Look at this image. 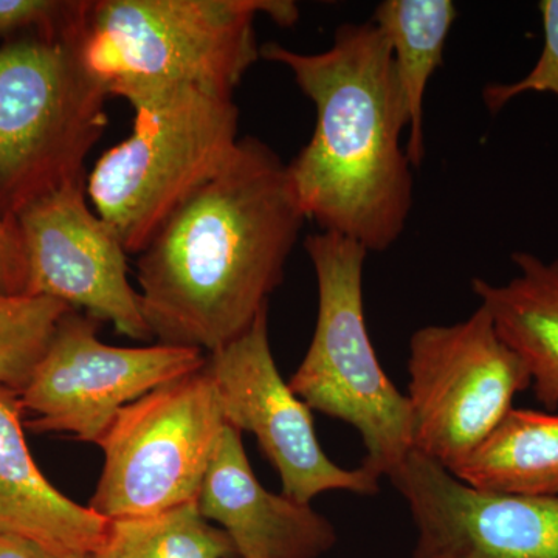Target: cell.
<instances>
[{
	"label": "cell",
	"instance_id": "obj_1",
	"mask_svg": "<svg viewBox=\"0 0 558 558\" xmlns=\"http://www.w3.org/2000/svg\"><path fill=\"white\" fill-rule=\"evenodd\" d=\"M304 222L278 154L241 138L226 167L138 253L153 339L209 354L242 336L269 311Z\"/></svg>",
	"mask_w": 558,
	"mask_h": 558
},
{
	"label": "cell",
	"instance_id": "obj_2",
	"mask_svg": "<svg viewBox=\"0 0 558 558\" xmlns=\"http://www.w3.org/2000/svg\"><path fill=\"white\" fill-rule=\"evenodd\" d=\"M260 58L288 68L317 112L310 142L286 165L304 218L368 253L392 247L413 209L414 168L387 38L371 21L343 24L319 53L267 43Z\"/></svg>",
	"mask_w": 558,
	"mask_h": 558
},
{
	"label": "cell",
	"instance_id": "obj_3",
	"mask_svg": "<svg viewBox=\"0 0 558 558\" xmlns=\"http://www.w3.org/2000/svg\"><path fill=\"white\" fill-rule=\"evenodd\" d=\"M290 27V0H94L81 57L108 95L134 105L178 87L233 95L260 58L255 21Z\"/></svg>",
	"mask_w": 558,
	"mask_h": 558
},
{
	"label": "cell",
	"instance_id": "obj_4",
	"mask_svg": "<svg viewBox=\"0 0 558 558\" xmlns=\"http://www.w3.org/2000/svg\"><path fill=\"white\" fill-rule=\"evenodd\" d=\"M84 22L0 43V219L86 180L109 95L81 57Z\"/></svg>",
	"mask_w": 558,
	"mask_h": 558
},
{
	"label": "cell",
	"instance_id": "obj_5",
	"mask_svg": "<svg viewBox=\"0 0 558 558\" xmlns=\"http://www.w3.org/2000/svg\"><path fill=\"white\" fill-rule=\"evenodd\" d=\"M130 137L102 154L86 193L128 255H138L194 191L238 148L240 109L233 95L178 87L134 105Z\"/></svg>",
	"mask_w": 558,
	"mask_h": 558
},
{
	"label": "cell",
	"instance_id": "obj_6",
	"mask_svg": "<svg viewBox=\"0 0 558 558\" xmlns=\"http://www.w3.org/2000/svg\"><path fill=\"white\" fill-rule=\"evenodd\" d=\"M304 248L317 277V325L289 387L311 410L351 425L365 446L363 468L391 478L413 451V427L409 399L381 368L366 326L368 250L328 231Z\"/></svg>",
	"mask_w": 558,
	"mask_h": 558
},
{
	"label": "cell",
	"instance_id": "obj_7",
	"mask_svg": "<svg viewBox=\"0 0 558 558\" xmlns=\"http://www.w3.org/2000/svg\"><path fill=\"white\" fill-rule=\"evenodd\" d=\"M227 425L205 366L124 407L97 444L105 465L89 508L117 521L197 501Z\"/></svg>",
	"mask_w": 558,
	"mask_h": 558
},
{
	"label": "cell",
	"instance_id": "obj_8",
	"mask_svg": "<svg viewBox=\"0 0 558 558\" xmlns=\"http://www.w3.org/2000/svg\"><path fill=\"white\" fill-rule=\"evenodd\" d=\"M531 388L526 365L481 306L449 326L411 336L409 399L413 450L453 472Z\"/></svg>",
	"mask_w": 558,
	"mask_h": 558
},
{
	"label": "cell",
	"instance_id": "obj_9",
	"mask_svg": "<svg viewBox=\"0 0 558 558\" xmlns=\"http://www.w3.org/2000/svg\"><path fill=\"white\" fill-rule=\"evenodd\" d=\"M100 325L76 310L61 318L20 395L24 411L36 414L28 424L35 432L69 433L98 444L124 407L207 363L201 349L110 347L98 339Z\"/></svg>",
	"mask_w": 558,
	"mask_h": 558
},
{
	"label": "cell",
	"instance_id": "obj_10",
	"mask_svg": "<svg viewBox=\"0 0 558 558\" xmlns=\"http://www.w3.org/2000/svg\"><path fill=\"white\" fill-rule=\"evenodd\" d=\"M269 311L242 336L207 354L205 369L218 388L230 427L248 432L277 469L281 494L311 505L326 492L376 495L379 476L360 465L343 469L319 446L312 410L279 374L269 340Z\"/></svg>",
	"mask_w": 558,
	"mask_h": 558
},
{
	"label": "cell",
	"instance_id": "obj_11",
	"mask_svg": "<svg viewBox=\"0 0 558 558\" xmlns=\"http://www.w3.org/2000/svg\"><path fill=\"white\" fill-rule=\"evenodd\" d=\"M86 194V180L68 183L14 216L27 258V295L84 310L130 339L153 340L128 277V252Z\"/></svg>",
	"mask_w": 558,
	"mask_h": 558
},
{
	"label": "cell",
	"instance_id": "obj_12",
	"mask_svg": "<svg viewBox=\"0 0 558 558\" xmlns=\"http://www.w3.org/2000/svg\"><path fill=\"white\" fill-rule=\"evenodd\" d=\"M389 480L416 527L411 558H558V495L480 490L414 450Z\"/></svg>",
	"mask_w": 558,
	"mask_h": 558
},
{
	"label": "cell",
	"instance_id": "obj_13",
	"mask_svg": "<svg viewBox=\"0 0 558 558\" xmlns=\"http://www.w3.org/2000/svg\"><path fill=\"white\" fill-rule=\"evenodd\" d=\"M202 515L222 529L240 558H319L337 545L328 519L253 473L240 429L227 425L202 484Z\"/></svg>",
	"mask_w": 558,
	"mask_h": 558
},
{
	"label": "cell",
	"instance_id": "obj_14",
	"mask_svg": "<svg viewBox=\"0 0 558 558\" xmlns=\"http://www.w3.org/2000/svg\"><path fill=\"white\" fill-rule=\"evenodd\" d=\"M21 398L0 387V535L31 539L57 558H87L108 542L110 521L58 490L32 457Z\"/></svg>",
	"mask_w": 558,
	"mask_h": 558
},
{
	"label": "cell",
	"instance_id": "obj_15",
	"mask_svg": "<svg viewBox=\"0 0 558 558\" xmlns=\"http://www.w3.org/2000/svg\"><path fill=\"white\" fill-rule=\"evenodd\" d=\"M519 274L506 284L472 279L499 337L519 354L531 376L535 398L548 410L558 407V259L515 252Z\"/></svg>",
	"mask_w": 558,
	"mask_h": 558
},
{
	"label": "cell",
	"instance_id": "obj_16",
	"mask_svg": "<svg viewBox=\"0 0 558 558\" xmlns=\"http://www.w3.org/2000/svg\"><path fill=\"white\" fill-rule=\"evenodd\" d=\"M457 478L495 494L558 495V414L512 409L457 469Z\"/></svg>",
	"mask_w": 558,
	"mask_h": 558
},
{
	"label": "cell",
	"instance_id": "obj_17",
	"mask_svg": "<svg viewBox=\"0 0 558 558\" xmlns=\"http://www.w3.org/2000/svg\"><path fill=\"white\" fill-rule=\"evenodd\" d=\"M458 9L451 0H385L371 22L387 38L400 94L409 120L407 156L414 170L425 159L424 100L444 50Z\"/></svg>",
	"mask_w": 558,
	"mask_h": 558
},
{
	"label": "cell",
	"instance_id": "obj_18",
	"mask_svg": "<svg viewBox=\"0 0 558 558\" xmlns=\"http://www.w3.org/2000/svg\"><path fill=\"white\" fill-rule=\"evenodd\" d=\"M108 558H230L229 535L202 515L197 501L145 519L110 521Z\"/></svg>",
	"mask_w": 558,
	"mask_h": 558
},
{
	"label": "cell",
	"instance_id": "obj_19",
	"mask_svg": "<svg viewBox=\"0 0 558 558\" xmlns=\"http://www.w3.org/2000/svg\"><path fill=\"white\" fill-rule=\"evenodd\" d=\"M69 311L49 296L0 295V387L21 395Z\"/></svg>",
	"mask_w": 558,
	"mask_h": 558
},
{
	"label": "cell",
	"instance_id": "obj_20",
	"mask_svg": "<svg viewBox=\"0 0 558 558\" xmlns=\"http://www.w3.org/2000/svg\"><path fill=\"white\" fill-rule=\"evenodd\" d=\"M538 10L545 43L537 64L515 83H490L484 87V105L492 113H498L508 102L531 92L558 97V0H542Z\"/></svg>",
	"mask_w": 558,
	"mask_h": 558
},
{
	"label": "cell",
	"instance_id": "obj_21",
	"mask_svg": "<svg viewBox=\"0 0 558 558\" xmlns=\"http://www.w3.org/2000/svg\"><path fill=\"white\" fill-rule=\"evenodd\" d=\"M89 0H0V40L69 31L86 20Z\"/></svg>",
	"mask_w": 558,
	"mask_h": 558
},
{
	"label": "cell",
	"instance_id": "obj_22",
	"mask_svg": "<svg viewBox=\"0 0 558 558\" xmlns=\"http://www.w3.org/2000/svg\"><path fill=\"white\" fill-rule=\"evenodd\" d=\"M27 258L14 218L0 219V295H27Z\"/></svg>",
	"mask_w": 558,
	"mask_h": 558
},
{
	"label": "cell",
	"instance_id": "obj_23",
	"mask_svg": "<svg viewBox=\"0 0 558 558\" xmlns=\"http://www.w3.org/2000/svg\"><path fill=\"white\" fill-rule=\"evenodd\" d=\"M0 558H57L31 539L0 535Z\"/></svg>",
	"mask_w": 558,
	"mask_h": 558
},
{
	"label": "cell",
	"instance_id": "obj_24",
	"mask_svg": "<svg viewBox=\"0 0 558 558\" xmlns=\"http://www.w3.org/2000/svg\"><path fill=\"white\" fill-rule=\"evenodd\" d=\"M87 558H108V557H106L105 554H102L100 550V553L94 554V556H90Z\"/></svg>",
	"mask_w": 558,
	"mask_h": 558
}]
</instances>
